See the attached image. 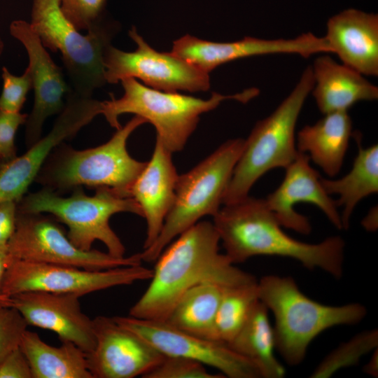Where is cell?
<instances>
[{
	"label": "cell",
	"mask_w": 378,
	"mask_h": 378,
	"mask_svg": "<svg viewBox=\"0 0 378 378\" xmlns=\"http://www.w3.org/2000/svg\"><path fill=\"white\" fill-rule=\"evenodd\" d=\"M220 237L213 223L197 222L169 243L155 260L150 282L130 309V316L166 321L178 299L202 283L223 288L257 282L219 251Z\"/></svg>",
	"instance_id": "1"
},
{
	"label": "cell",
	"mask_w": 378,
	"mask_h": 378,
	"mask_svg": "<svg viewBox=\"0 0 378 378\" xmlns=\"http://www.w3.org/2000/svg\"><path fill=\"white\" fill-rule=\"evenodd\" d=\"M225 253L234 263L256 255L294 259L308 270L321 269L335 279L344 272L345 243L340 236L317 244L296 240L281 228L265 199L247 196L224 204L213 216Z\"/></svg>",
	"instance_id": "2"
},
{
	"label": "cell",
	"mask_w": 378,
	"mask_h": 378,
	"mask_svg": "<svg viewBox=\"0 0 378 378\" xmlns=\"http://www.w3.org/2000/svg\"><path fill=\"white\" fill-rule=\"evenodd\" d=\"M258 300L274 318L275 347L289 365L300 364L312 341L326 330L355 325L367 314L360 303L330 306L305 295L290 276H264L258 281Z\"/></svg>",
	"instance_id": "3"
},
{
	"label": "cell",
	"mask_w": 378,
	"mask_h": 378,
	"mask_svg": "<svg viewBox=\"0 0 378 378\" xmlns=\"http://www.w3.org/2000/svg\"><path fill=\"white\" fill-rule=\"evenodd\" d=\"M146 122L137 115L121 126L106 143L76 150L66 143L57 146L34 182L62 195L76 188H111L130 197V188L147 162L133 158L127 149L132 133Z\"/></svg>",
	"instance_id": "4"
},
{
	"label": "cell",
	"mask_w": 378,
	"mask_h": 378,
	"mask_svg": "<svg viewBox=\"0 0 378 378\" xmlns=\"http://www.w3.org/2000/svg\"><path fill=\"white\" fill-rule=\"evenodd\" d=\"M121 84L123 95L101 102L100 114L116 130L121 127L118 121L120 115L132 113L144 118L154 126L156 139L172 153L183 149L201 114L214 110L223 101L233 99L246 103L259 94L257 88H252L232 95L213 92L205 100L150 88L133 78L122 80Z\"/></svg>",
	"instance_id": "5"
},
{
	"label": "cell",
	"mask_w": 378,
	"mask_h": 378,
	"mask_svg": "<svg viewBox=\"0 0 378 378\" xmlns=\"http://www.w3.org/2000/svg\"><path fill=\"white\" fill-rule=\"evenodd\" d=\"M314 80L312 66L307 67L298 83L278 107L253 127L234 167L222 204L247 196L254 183L268 171L286 168L297 157L295 126Z\"/></svg>",
	"instance_id": "6"
},
{
	"label": "cell",
	"mask_w": 378,
	"mask_h": 378,
	"mask_svg": "<svg viewBox=\"0 0 378 378\" xmlns=\"http://www.w3.org/2000/svg\"><path fill=\"white\" fill-rule=\"evenodd\" d=\"M22 213L49 214L68 227L67 236L78 248L89 251L95 241H102L107 252L116 258L125 257V248L109 224L111 217L129 212L143 217L139 204L108 188H97L92 196L82 187L63 197L54 190L41 189L25 194L18 202Z\"/></svg>",
	"instance_id": "7"
},
{
	"label": "cell",
	"mask_w": 378,
	"mask_h": 378,
	"mask_svg": "<svg viewBox=\"0 0 378 378\" xmlns=\"http://www.w3.org/2000/svg\"><path fill=\"white\" fill-rule=\"evenodd\" d=\"M230 139L185 174L178 176L173 206L155 241L139 253L144 262L155 261L164 248L204 216H214L244 146Z\"/></svg>",
	"instance_id": "8"
},
{
	"label": "cell",
	"mask_w": 378,
	"mask_h": 378,
	"mask_svg": "<svg viewBox=\"0 0 378 378\" xmlns=\"http://www.w3.org/2000/svg\"><path fill=\"white\" fill-rule=\"evenodd\" d=\"M30 24L46 49L61 54L74 92L91 97L106 83L104 53L115 29L102 20L82 34L63 13L60 0H33Z\"/></svg>",
	"instance_id": "9"
},
{
	"label": "cell",
	"mask_w": 378,
	"mask_h": 378,
	"mask_svg": "<svg viewBox=\"0 0 378 378\" xmlns=\"http://www.w3.org/2000/svg\"><path fill=\"white\" fill-rule=\"evenodd\" d=\"M10 262L26 260L101 270L141 265L139 253L116 258L108 252L76 246L55 218L18 211L15 230L7 245Z\"/></svg>",
	"instance_id": "10"
},
{
	"label": "cell",
	"mask_w": 378,
	"mask_h": 378,
	"mask_svg": "<svg viewBox=\"0 0 378 378\" xmlns=\"http://www.w3.org/2000/svg\"><path fill=\"white\" fill-rule=\"evenodd\" d=\"M153 270L141 265L101 270L44 262L12 260L5 274L1 293L10 297L32 290L84 295L114 286L150 280Z\"/></svg>",
	"instance_id": "11"
},
{
	"label": "cell",
	"mask_w": 378,
	"mask_h": 378,
	"mask_svg": "<svg viewBox=\"0 0 378 378\" xmlns=\"http://www.w3.org/2000/svg\"><path fill=\"white\" fill-rule=\"evenodd\" d=\"M128 34L137 46L135 51L125 52L111 44L104 51L106 83L115 84L125 78H133L164 92L209 90V74L172 52L155 50L138 34L135 27H132Z\"/></svg>",
	"instance_id": "12"
},
{
	"label": "cell",
	"mask_w": 378,
	"mask_h": 378,
	"mask_svg": "<svg viewBox=\"0 0 378 378\" xmlns=\"http://www.w3.org/2000/svg\"><path fill=\"white\" fill-rule=\"evenodd\" d=\"M100 106L101 102L92 97H83L71 90L50 131L28 148L24 154L0 161V203L7 201L18 203L34 182L52 150L74 137L99 115Z\"/></svg>",
	"instance_id": "13"
},
{
	"label": "cell",
	"mask_w": 378,
	"mask_h": 378,
	"mask_svg": "<svg viewBox=\"0 0 378 378\" xmlns=\"http://www.w3.org/2000/svg\"><path fill=\"white\" fill-rule=\"evenodd\" d=\"M122 327L136 333L165 356H181L218 370L225 377L260 378L256 365L227 344L181 330L164 321L115 316Z\"/></svg>",
	"instance_id": "14"
},
{
	"label": "cell",
	"mask_w": 378,
	"mask_h": 378,
	"mask_svg": "<svg viewBox=\"0 0 378 378\" xmlns=\"http://www.w3.org/2000/svg\"><path fill=\"white\" fill-rule=\"evenodd\" d=\"M9 31L23 45L29 58L27 69L31 76L34 100L25 122L24 142L28 148L41 137L46 119L62 111L64 97L71 88L62 68L52 60L30 22L13 20Z\"/></svg>",
	"instance_id": "15"
},
{
	"label": "cell",
	"mask_w": 378,
	"mask_h": 378,
	"mask_svg": "<svg viewBox=\"0 0 378 378\" xmlns=\"http://www.w3.org/2000/svg\"><path fill=\"white\" fill-rule=\"evenodd\" d=\"M174 55L209 74L225 63L251 56L297 54L304 57L320 52L330 53L323 37L305 33L294 38L262 39L246 36L234 42H212L186 35L174 41Z\"/></svg>",
	"instance_id": "16"
},
{
	"label": "cell",
	"mask_w": 378,
	"mask_h": 378,
	"mask_svg": "<svg viewBox=\"0 0 378 378\" xmlns=\"http://www.w3.org/2000/svg\"><path fill=\"white\" fill-rule=\"evenodd\" d=\"M93 325L95 346L86 354L93 378L143 377L165 357L113 317L97 316Z\"/></svg>",
	"instance_id": "17"
},
{
	"label": "cell",
	"mask_w": 378,
	"mask_h": 378,
	"mask_svg": "<svg viewBox=\"0 0 378 378\" xmlns=\"http://www.w3.org/2000/svg\"><path fill=\"white\" fill-rule=\"evenodd\" d=\"M285 170L281 183L265 199L280 225L298 233L309 234L312 231L309 218L294 209L296 204L307 202L316 206L337 229L342 230L335 200L325 190L321 176L310 165L309 157L298 151L295 159Z\"/></svg>",
	"instance_id": "18"
},
{
	"label": "cell",
	"mask_w": 378,
	"mask_h": 378,
	"mask_svg": "<svg viewBox=\"0 0 378 378\" xmlns=\"http://www.w3.org/2000/svg\"><path fill=\"white\" fill-rule=\"evenodd\" d=\"M80 298L75 294L38 290L10 296L12 307L28 326L55 332L61 342H72L88 354L95 346L93 319L82 311Z\"/></svg>",
	"instance_id": "19"
},
{
	"label": "cell",
	"mask_w": 378,
	"mask_h": 378,
	"mask_svg": "<svg viewBox=\"0 0 378 378\" xmlns=\"http://www.w3.org/2000/svg\"><path fill=\"white\" fill-rule=\"evenodd\" d=\"M172 153L158 139L151 158L134 181L130 196L140 206L146 220L144 249L158 237L175 200L178 174Z\"/></svg>",
	"instance_id": "20"
},
{
	"label": "cell",
	"mask_w": 378,
	"mask_h": 378,
	"mask_svg": "<svg viewBox=\"0 0 378 378\" xmlns=\"http://www.w3.org/2000/svg\"><path fill=\"white\" fill-rule=\"evenodd\" d=\"M331 53L364 76H378V15L349 8L331 17L324 36Z\"/></svg>",
	"instance_id": "21"
},
{
	"label": "cell",
	"mask_w": 378,
	"mask_h": 378,
	"mask_svg": "<svg viewBox=\"0 0 378 378\" xmlns=\"http://www.w3.org/2000/svg\"><path fill=\"white\" fill-rule=\"evenodd\" d=\"M312 69L314 80L312 94L323 114L347 111L358 102L378 98L377 86L363 75L328 55L317 57Z\"/></svg>",
	"instance_id": "22"
},
{
	"label": "cell",
	"mask_w": 378,
	"mask_h": 378,
	"mask_svg": "<svg viewBox=\"0 0 378 378\" xmlns=\"http://www.w3.org/2000/svg\"><path fill=\"white\" fill-rule=\"evenodd\" d=\"M324 115L315 124L306 125L298 132L296 148L332 178L342 167L353 136L352 121L347 111Z\"/></svg>",
	"instance_id": "23"
},
{
	"label": "cell",
	"mask_w": 378,
	"mask_h": 378,
	"mask_svg": "<svg viewBox=\"0 0 378 378\" xmlns=\"http://www.w3.org/2000/svg\"><path fill=\"white\" fill-rule=\"evenodd\" d=\"M352 136L356 139L358 153L349 173L338 179L321 177L327 193L339 196L335 202L337 207H343L340 216L344 230L349 228L351 216L357 204L378 191V146L374 144L363 148L359 134L354 132Z\"/></svg>",
	"instance_id": "24"
},
{
	"label": "cell",
	"mask_w": 378,
	"mask_h": 378,
	"mask_svg": "<svg viewBox=\"0 0 378 378\" xmlns=\"http://www.w3.org/2000/svg\"><path fill=\"white\" fill-rule=\"evenodd\" d=\"M20 347L28 360L33 378H93L86 354L72 342L51 346L38 333L27 330Z\"/></svg>",
	"instance_id": "25"
},
{
	"label": "cell",
	"mask_w": 378,
	"mask_h": 378,
	"mask_svg": "<svg viewBox=\"0 0 378 378\" xmlns=\"http://www.w3.org/2000/svg\"><path fill=\"white\" fill-rule=\"evenodd\" d=\"M268 312L258 300L241 330L227 344L236 353L253 363L261 377L281 378L285 375V369L274 356V334Z\"/></svg>",
	"instance_id": "26"
},
{
	"label": "cell",
	"mask_w": 378,
	"mask_h": 378,
	"mask_svg": "<svg viewBox=\"0 0 378 378\" xmlns=\"http://www.w3.org/2000/svg\"><path fill=\"white\" fill-rule=\"evenodd\" d=\"M223 288L212 283L195 286L178 299L164 321L184 332L216 340L215 319Z\"/></svg>",
	"instance_id": "27"
},
{
	"label": "cell",
	"mask_w": 378,
	"mask_h": 378,
	"mask_svg": "<svg viewBox=\"0 0 378 378\" xmlns=\"http://www.w3.org/2000/svg\"><path fill=\"white\" fill-rule=\"evenodd\" d=\"M258 300V281L251 284L224 288L215 319L216 340L230 343Z\"/></svg>",
	"instance_id": "28"
},
{
	"label": "cell",
	"mask_w": 378,
	"mask_h": 378,
	"mask_svg": "<svg viewBox=\"0 0 378 378\" xmlns=\"http://www.w3.org/2000/svg\"><path fill=\"white\" fill-rule=\"evenodd\" d=\"M377 330L363 331L330 353L310 377L327 378L342 368L356 365L364 355L377 349Z\"/></svg>",
	"instance_id": "29"
},
{
	"label": "cell",
	"mask_w": 378,
	"mask_h": 378,
	"mask_svg": "<svg viewBox=\"0 0 378 378\" xmlns=\"http://www.w3.org/2000/svg\"><path fill=\"white\" fill-rule=\"evenodd\" d=\"M144 378H223L207 371L205 365L196 360L181 356H165L162 361Z\"/></svg>",
	"instance_id": "30"
},
{
	"label": "cell",
	"mask_w": 378,
	"mask_h": 378,
	"mask_svg": "<svg viewBox=\"0 0 378 378\" xmlns=\"http://www.w3.org/2000/svg\"><path fill=\"white\" fill-rule=\"evenodd\" d=\"M2 91L0 94V111L20 112L29 91L32 89L29 72L26 68L21 76L12 74L6 67H2Z\"/></svg>",
	"instance_id": "31"
},
{
	"label": "cell",
	"mask_w": 378,
	"mask_h": 378,
	"mask_svg": "<svg viewBox=\"0 0 378 378\" xmlns=\"http://www.w3.org/2000/svg\"><path fill=\"white\" fill-rule=\"evenodd\" d=\"M27 326L15 308L0 303V363L10 352L20 346Z\"/></svg>",
	"instance_id": "32"
},
{
	"label": "cell",
	"mask_w": 378,
	"mask_h": 378,
	"mask_svg": "<svg viewBox=\"0 0 378 378\" xmlns=\"http://www.w3.org/2000/svg\"><path fill=\"white\" fill-rule=\"evenodd\" d=\"M106 0H60L64 15L78 30H88L102 21Z\"/></svg>",
	"instance_id": "33"
},
{
	"label": "cell",
	"mask_w": 378,
	"mask_h": 378,
	"mask_svg": "<svg viewBox=\"0 0 378 378\" xmlns=\"http://www.w3.org/2000/svg\"><path fill=\"white\" fill-rule=\"evenodd\" d=\"M28 115L0 111V161L17 156L15 144L18 129L25 124Z\"/></svg>",
	"instance_id": "34"
},
{
	"label": "cell",
	"mask_w": 378,
	"mask_h": 378,
	"mask_svg": "<svg viewBox=\"0 0 378 378\" xmlns=\"http://www.w3.org/2000/svg\"><path fill=\"white\" fill-rule=\"evenodd\" d=\"M0 378H33L28 360L20 346L1 362Z\"/></svg>",
	"instance_id": "35"
},
{
	"label": "cell",
	"mask_w": 378,
	"mask_h": 378,
	"mask_svg": "<svg viewBox=\"0 0 378 378\" xmlns=\"http://www.w3.org/2000/svg\"><path fill=\"white\" fill-rule=\"evenodd\" d=\"M18 203L7 201L0 203V247L7 246L16 227Z\"/></svg>",
	"instance_id": "36"
},
{
	"label": "cell",
	"mask_w": 378,
	"mask_h": 378,
	"mask_svg": "<svg viewBox=\"0 0 378 378\" xmlns=\"http://www.w3.org/2000/svg\"><path fill=\"white\" fill-rule=\"evenodd\" d=\"M9 264L10 260L7 246L0 247V295H3L1 293L3 281Z\"/></svg>",
	"instance_id": "37"
},
{
	"label": "cell",
	"mask_w": 378,
	"mask_h": 378,
	"mask_svg": "<svg viewBox=\"0 0 378 378\" xmlns=\"http://www.w3.org/2000/svg\"><path fill=\"white\" fill-rule=\"evenodd\" d=\"M363 370L365 373L373 377L378 375V354L377 350L374 352L370 361L364 366Z\"/></svg>",
	"instance_id": "38"
},
{
	"label": "cell",
	"mask_w": 378,
	"mask_h": 378,
	"mask_svg": "<svg viewBox=\"0 0 378 378\" xmlns=\"http://www.w3.org/2000/svg\"><path fill=\"white\" fill-rule=\"evenodd\" d=\"M0 303L12 306V300L10 297L6 296L5 295H0Z\"/></svg>",
	"instance_id": "39"
},
{
	"label": "cell",
	"mask_w": 378,
	"mask_h": 378,
	"mask_svg": "<svg viewBox=\"0 0 378 378\" xmlns=\"http://www.w3.org/2000/svg\"><path fill=\"white\" fill-rule=\"evenodd\" d=\"M4 48V43L1 38L0 37V56L1 55Z\"/></svg>",
	"instance_id": "40"
}]
</instances>
